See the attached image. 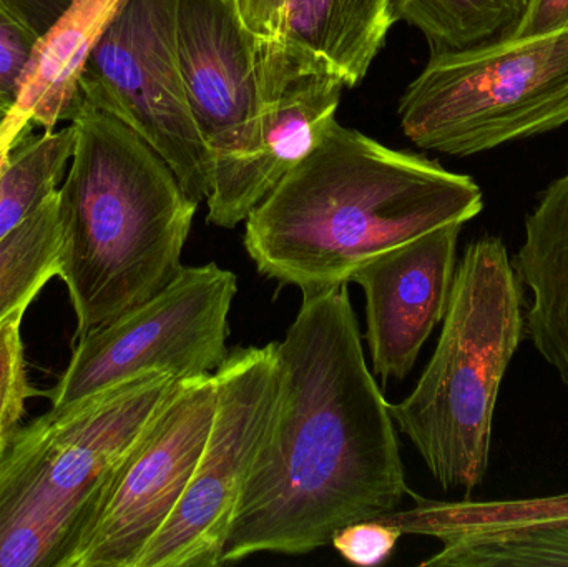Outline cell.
<instances>
[{
    "instance_id": "6da1fadb",
    "label": "cell",
    "mask_w": 568,
    "mask_h": 567,
    "mask_svg": "<svg viewBox=\"0 0 568 567\" xmlns=\"http://www.w3.org/2000/svg\"><path fill=\"white\" fill-rule=\"evenodd\" d=\"M276 355L275 408L233 512L223 565L260 553L307 555L410 495L347 285L303 295Z\"/></svg>"
},
{
    "instance_id": "7a4b0ae2",
    "label": "cell",
    "mask_w": 568,
    "mask_h": 567,
    "mask_svg": "<svg viewBox=\"0 0 568 567\" xmlns=\"http://www.w3.org/2000/svg\"><path fill=\"white\" fill-rule=\"evenodd\" d=\"M483 190L419 153L333 123L246 219L250 259L303 295L349 285L387 250L483 212Z\"/></svg>"
},
{
    "instance_id": "3957f363",
    "label": "cell",
    "mask_w": 568,
    "mask_h": 567,
    "mask_svg": "<svg viewBox=\"0 0 568 567\" xmlns=\"http://www.w3.org/2000/svg\"><path fill=\"white\" fill-rule=\"evenodd\" d=\"M65 120L73 149L59 186V276L69 288L80 340L149 302L180 275L200 203L166 160L112 113L77 95Z\"/></svg>"
},
{
    "instance_id": "277c9868",
    "label": "cell",
    "mask_w": 568,
    "mask_h": 567,
    "mask_svg": "<svg viewBox=\"0 0 568 567\" xmlns=\"http://www.w3.org/2000/svg\"><path fill=\"white\" fill-rule=\"evenodd\" d=\"M443 322L416 388L389 413L440 488L470 498L489 469L500 386L526 338L524 286L500 236L467 245Z\"/></svg>"
},
{
    "instance_id": "5b68a950",
    "label": "cell",
    "mask_w": 568,
    "mask_h": 567,
    "mask_svg": "<svg viewBox=\"0 0 568 567\" xmlns=\"http://www.w3.org/2000/svg\"><path fill=\"white\" fill-rule=\"evenodd\" d=\"M179 379L146 373L20 426L0 453V567H73L116 466Z\"/></svg>"
},
{
    "instance_id": "8992f818",
    "label": "cell",
    "mask_w": 568,
    "mask_h": 567,
    "mask_svg": "<svg viewBox=\"0 0 568 567\" xmlns=\"http://www.w3.org/2000/svg\"><path fill=\"white\" fill-rule=\"evenodd\" d=\"M414 145L469 156L568 123V27L479 49L430 52L400 97Z\"/></svg>"
},
{
    "instance_id": "52a82bcc",
    "label": "cell",
    "mask_w": 568,
    "mask_h": 567,
    "mask_svg": "<svg viewBox=\"0 0 568 567\" xmlns=\"http://www.w3.org/2000/svg\"><path fill=\"white\" fill-rule=\"evenodd\" d=\"M239 280L216 263L183 266L159 295L83 336L55 388L52 409L69 408L146 373L195 378L229 358V315Z\"/></svg>"
},
{
    "instance_id": "ba28073f",
    "label": "cell",
    "mask_w": 568,
    "mask_h": 567,
    "mask_svg": "<svg viewBox=\"0 0 568 567\" xmlns=\"http://www.w3.org/2000/svg\"><path fill=\"white\" fill-rule=\"evenodd\" d=\"M180 0H123L93 49L77 95L146 140L190 199H209L213 156L190 109L176 45Z\"/></svg>"
},
{
    "instance_id": "9c48e42d",
    "label": "cell",
    "mask_w": 568,
    "mask_h": 567,
    "mask_svg": "<svg viewBox=\"0 0 568 567\" xmlns=\"http://www.w3.org/2000/svg\"><path fill=\"white\" fill-rule=\"evenodd\" d=\"M276 345L235 348L216 369L215 415L192 482L136 567L223 565L233 512L278 395Z\"/></svg>"
},
{
    "instance_id": "30bf717a",
    "label": "cell",
    "mask_w": 568,
    "mask_h": 567,
    "mask_svg": "<svg viewBox=\"0 0 568 567\" xmlns=\"http://www.w3.org/2000/svg\"><path fill=\"white\" fill-rule=\"evenodd\" d=\"M216 398L215 373L176 382L113 472L73 567H136L192 482Z\"/></svg>"
},
{
    "instance_id": "8fae6325",
    "label": "cell",
    "mask_w": 568,
    "mask_h": 567,
    "mask_svg": "<svg viewBox=\"0 0 568 567\" xmlns=\"http://www.w3.org/2000/svg\"><path fill=\"white\" fill-rule=\"evenodd\" d=\"M262 125L255 146L213 172L209 223L235 229L306 159L336 122L344 83L283 39L260 37Z\"/></svg>"
},
{
    "instance_id": "7c38bea8",
    "label": "cell",
    "mask_w": 568,
    "mask_h": 567,
    "mask_svg": "<svg viewBox=\"0 0 568 567\" xmlns=\"http://www.w3.org/2000/svg\"><path fill=\"white\" fill-rule=\"evenodd\" d=\"M260 36L230 0H180L176 45L190 109L213 172L255 146L262 125Z\"/></svg>"
},
{
    "instance_id": "4fadbf2b",
    "label": "cell",
    "mask_w": 568,
    "mask_h": 567,
    "mask_svg": "<svg viewBox=\"0 0 568 567\" xmlns=\"http://www.w3.org/2000/svg\"><path fill=\"white\" fill-rule=\"evenodd\" d=\"M463 223H450L387 250L353 282L366 295V342L383 385L409 376L427 338L446 316Z\"/></svg>"
},
{
    "instance_id": "5bb4252c",
    "label": "cell",
    "mask_w": 568,
    "mask_h": 567,
    "mask_svg": "<svg viewBox=\"0 0 568 567\" xmlns=\"http://www.w3.org/2000/svg\"><path fill=\"white\" fill-rule=\"evenodd\" d=\"M123 0H70L42 33L0 125L7 149L29 130H55L79 93L80 77Z\"/></svg>"
},
{
    "instance_id": "9a60e30c",
    "label": "cell",
    "mask_w": 568,
    "mask_h": 567,
    "mask_svg": "<svg viewBox=\"0 0 568 567\" xmlns=\"http://www.w3.org/2000/svg\"><path fill=\"white\" fill-rule=\"evenodd\" d=\"M513 265L532 295L526 338L568 386V172L547 186L526 216Z\"/></svg>"
},
{
    "instance_id": "2e32d148",
    "label": "cell",
    "mask_w": 568,
    "mask_h": 567,
    "mask_svg": "<svg viewBox=\"0 0 568 567\" xmlns=\"http://www.w3.org/2000/svg\"><path fill=\"white\" fill-rule=\"evenodd\" d=\"M396 20L394 0H287L280 39L329 67L344 87H354Z\"/></svg>"
},
{
    "instance_id": "e0dca14e",
    "label": "cell",
    "mask_w": 568,
    "mask_h": 567,
    "mask_svg": "<svg viewBox=\"0 0 568 567\" xmlns=\"http://www.w3.org/2000/svg\"><path fill=\"white\" fill-rule=\"evenodd\" d=\"M416 499L414 508L389 513L381 519L403 535L430 536L440 543L568 525V493L499 502Z\"/></svg>"
},
{
    "instance_id": "ac0fdd59",
    "label": "cell",
    "mask_w": 568,
    "mask_h": 567,
    "mask_svg": "<svg viewBox=\"0 0 568 567\" xmlns=\"http://www.w3.org/2000/svg\"><path fill=\"white\" fill-rule=\"evenodd\" d=\"M63 226L60 192L50 193L17 229L0 240V325L27 308L59 276Z\"/></svg>"
},
{
    "instance_id": "d6986e66",
    "label": "cell",
    "mask_w": 568,
    "mask_h": 567,
    "mask_svg": "<svg viewBox=\"0 0 568 567\" xmlns=\"http://www.w3.org/2000/svg\"><path fill=\"white\" fill-rule=\"evenodd\" d=\"M530 0H394L397 20L419 29L430 52H456L507 42Z\"/></svg>"
},
{
    "instance_id": "ffe728a7",
    "label": "cell",
    "mask_w": 568,
    "mask_h": 567,
    "mask_svg": "<svg viewBox=\"0 0 568 567\" xmlns=\"http://www.w3.org/2000/svg\"><path fill=\"white\" fill-rule=\"evenodd\" d=\"M73 149L70 123L29 130L9 149L0 173V240L20 225L65 176Z\"/></svg>"
},
{
    "instance_id": "44dd1931",
    "label": "cell",
    "mask_w": 568,
    "mask_h": 567,
    "mask_svg": "<svg viewBox=\"0 0 568 567\" xmlns=\"http://www.w3.org/2000/svg\"><path fill=\"white\" fill-rule=\"evenodd\" d=\"M423 567H568V525L449 539Z\"/></svg>"
},
{
    "instance_id": "7402d4cb",
    "label": "cell",
    "mask_w": 568,
    "mask_h": 567,
    "mask_svg": "<svg viewBox=\"0 0 568 567\" xmlns=\"http://www.w3.org/2000/svg\"><path fill=\"white\" fill-rule=\"evenodd\" d=\"M22 318L16 315L0 325V449L20 428L27 402L37 395L27 376Z\"/></svg>"
},
{
    "instance_id": "603a6c76",
    "label": "cell",
    "mask_w": 568,
    "mask_h": 567,
    "mask_svg": "<svg viewBox=\"0 0 568 567\" xmlns=\"http://www.w3.org/2000/svg\"><path fill=\"white\" fill-rule=\"evenodd\" d=\"M43 29L16 0H0V93L16 100Z\"/></svg>"
},
{
    "instance_id": "cb8c5ba5",
    "label": "cell",
    "mask_w": 568,
    "mask_h": 567,
    "mask_svg": "<svg viewBox=\"0 0 568 567\" xmlns=\"http://www.w3.org/2000/svg\"><path fill=\"white\" fill-rule=\"evenodd\" d=\"M400 536L403 533L396 526L369 519L339 529L331 545L351 565L369 567L383 565L393 555Z\"/></svg>"
},
{
    "instance_id": "d4e9b609",
    "label": "cell",
    "mask_w": 568,
    "mask_h": 567,
    "mask_svg": "<svg viewBox=\"0 0 568 567\" xmlns=\"http://www.w3.org/2000/svg\"><path fill=\"white\" fill-rule=\"evenodd\" d=\"M568 27V0H530L514 39L547 36Z\"/></svg>"
},
{
    "instance_id": "484cf974",
    "label": "cell",
    "mask_w": 568,
    "mask_h": 567,
    "mask_svg": "<svg viewBox=\"0 0 568 567\" xmlns=\"http://www.w3.org/2000/svg\"><path fill=\"white\" fill-rule=\"evenodd\" d=\"M287 0H236L243 23L256 36L280 39Z\"/></svg>"
},
{
    "instance_id": "4316f807",
    "label": "cell",
    "mask_w": 568,
    "mask_h": 567,
    "mask_svg": "<svg viewBox=\"0 0 568 567\" xmlns=\"http://www.w3.org/2000/svg\"><path fill=\"white\" fill-rule=\"evenodd\" d=\"M13 102L12 100L7 99L0 93V125H2L3 120L9 115L10 109H12Z\"/></svg>"
},
{
    "instance_id": "83f0119b",
    "label": "cell",
    "mask_w": 568,
    "mask_h": 567,
    "mask_svg": "<svg viewBox=\"0 0 568 567\" xmlns=\"http://www.w3.org/2000/svg\"><path fill=\"white\" fill-rule=\"evenodd\" d=\"M16 2L20 3V6H22L23 9H26L27 12H29L30 16H32L33 7H36V2H33V0H16ZM40 2L47 3L45 0H40ZM65 2L69 3L70 0H65ZM32 19H33V16H32Z\"/></svg>"
},
{
    "instance_id": "f1b7e54d",
    "label": "cell",
    "mask_w": 568,
    "mask_h": 567,
    "mask_svg": "<svg viewBox=\"0 0 568 567\" xmlns=\"http://www.w3.org/2000/svg\"><path fill=\"white\" fill-rule=\"evenodd\" d=\"M7 146H3L2 143H0V152H2V150H6Z\"/></svg>"
},
{
    "instance_id": "f546056e",
    "label": "cell",
    "mask_w": 568,
    "mask_h": 567,
    "mask_svg": "<svg viewBox=\"0 0 568 567\" xmlns=\"http://www.w3.org/2000/svg\"><path fill=\"white\" fill-rule=\"evenodd\" d=\"M230 2H235L236 3V0H230Z\"/></svg>"
},
{
    "instance_id": "4dcf8cb0",
    "label": "cell",
    "mask_w": 568,
    "mask_h": 567,
    "mask_svg": "<svg viewBox=\"0 0 568 567\" xmlns=\"http://www.w3.org/2000/svg\"><path fill=\"white\" fill-rule=\"evenodd\" d=\"M3 449V448H2ZM2 449H0V453H2Z\"/></svg>"
}]
</instances>
